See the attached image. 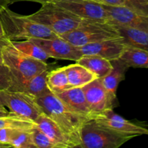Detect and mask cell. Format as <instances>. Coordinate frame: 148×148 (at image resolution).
I'll return each instance as SVG.
<instances>
[{
	"label": "cell",
	"instance_id": "6da1fadb",
	"mask_svg": "<svg viewBox=\"0 0 148 148\" xmlns=\"http://www.w3.org/2000/svg\"><path fill=\"white\" fill-rule=\"evenodd\" d=\"M36 100L43 113L60 127L74 147H80L81 130L90 119L73 111L51 91Z\"/></svg>",
	"mask_w": 148,
	"mask_h": 148
},
{
	"label": "cell",
	"instance_id": "7a4b0ae2",
	"mask_svg": "<svg viewBox=\"0 0 148 148\" xmlns=\"http://www.w3.org/2000/svg\"><path fill=\"white\" fill-rule=\"evenodd\" d=\"M0 20L5 38L9 40L59 37L46 26L14 12L4 4H0Z\"/></svg>",
	"mask_w": 148,
	"mask_h": 148
},
{
	"label": "cell",
	"instance_id": "3957f363",
	"mask_svg": "<svg viewBox=\"0 0 148 148\" xmlns=\"http://www.w3.org/2000/svg\"><path fill=\"white\" fill-rule=\"evenodd\" d=\"M2 59L3 64L9 68L15 80L13 91H22L29 79L49 68L46 62L24 54L10 41L2 49Z\"/></svg>",
	"mask_w": 148,
	"mask_h": 148
},
{
	"label": "cell",
	"instance_id": "277c9868",
	"mask_svg": "<svg viewBox=\"0 0 148 148\" xmlns=\"http://www.w3.org/2000/svg\"><path fill=\"white\" fill-rule=\"evenodd\" d=\"M59 37L74 46L81 47L90 43L121 37L118 29L109 22L82 19L77 27Z\"/></svg>",
	"mask_w": 148,
	"mask_h": 148
},
{
	"label": "cell",
	"instance_id": "5b68a950",
	"mask_svg": "<svg viewBox=\"0 0 148 148\" xmlns=\"http://www.w3.org/2000/svg\"><path fill=\"white\" fill-rule=\"evenodd\" d=\"M33 14L25 15L30 20L46 26L58 36L76 28L82 19L55 3H46Z\"/></svg>",
	"mask_w": 148,
	"mask_h": 148
},
{
	"label": "cell",
	"instance_id": "8992f818",
	"mask_svg": "<svg viewBox=\"0 0 148 148\" xmlns=\"http://www.w3.org/2000/svg\"><path fill=\"white\" fill-rule=\"evenodd\" d=\"M134 136L117 132L98 124L87 121L81 130V148H118Z\"/></svg>",
	"mask_w": 148,
	"mask_h": 148
},
{
	"label": "cell",
	"instance_id": "52a82bcc",
	"mask_svg": "<svg viewBox=\"0 0 148 148\" xmlns=\"http://www.w3.org/2000/svg\"><path fill=\"white\" fill-rule=\"evenodd\" d=\"M3 103L13 115L35 120L43 113L36 98L23 91H0Z\"/></svg>",
	"mask_w": 148,
	"mask_h": 148
},
{
	"label": "cell",
	"instance_id": "ba28073f",
	"mask_svg": "<svg viewBox=\"0 0 148 148\" xmlns=\"http://www.w3.org/2000/svg\"><path fill=\"white\" fill-rule=\"evenodd\" d=\"M88 107L91 112V119L94 115L108 109H114L119 105L117 98L111 96L103 86L101 78H97L82 87Z\"/></svg>",
	"mask_w": 148,
	"mask_h": 148
},
{
	"label": "cell",
	"instance_id": "9c48e42d",
	"mask_svg": "<svg viewBox=\"0 0 148 148\" xmlns=\"http://www.w3.org/2000/svg\"><path fill=\"white\" fill-rule=\"evenodd\" d=\"M92 119L117 132L134 137L148 135V128L146 126L125 119L121 116L115 114L114 109L106 110L101 114L94 115Z\"/></svg>",
	"mask_w": 148,
	"mask_h": 148
},
{
	"label": "cell",
	"instance_id": "30bf717a",
	"mask_svg": "<svg viewBox=\"0 0 148 148\" xmlns=\"http://www.w3.org/2000/svg\"><path fill=\"white\" fill-rule=\"evenodd\" d=\"M30 40L40 46L49 55V58L76 62L82 56L80 48L74 46L60 37L33 38Z\"/></svg>",
	"mask_w": 148,
	"mask_h": 148
},
{
	"label": "cell",
	"instance_id": "8fae6325",
	"mask_svg": "<svg viewBox=\"0 0 148 148\" xmlns=\"http://www.w3.org/2000/svg\"><path fill=\"white\" fill-rule=\"evenodd\" d=\"M103 6L108 15V22L111 24L148 32V17L147 16L138 14L125 6Z\"/></svg>",
	"mask_w": 148,
	"mask_h": 148
},
{
	"label": "cell",
	"instance_id": "7c38bea8",
	"mask_svg": "<svg viewBox=\"0 0 148 148\" xmlns=\"http://www.w3.org/2000/svg\"><path fill=\"white\" fill-rule=\"evenodd\" d=\"M82 19L108 22V17L102 4L90 0L63 1L55 3Z\"/></svg>",
	"mask_w": 148,
	"mask_h": 148
},
{
	"label": "cell",
	"instance_id": "4fadbf2b",
	"mask_svg": "<svg viewBox=\"0 0 148 148\" xmlns=\"http://www.w3.org/2000/svg\"><path fill=\"white\" fill-rule=\"evenodd\" d=\"M127 45L122 37L108 39L81 46L82 55H98L109 61L119 59Z\"/></svg>",
	"mask_w": 148,
	"mask_h": 148
},
{
	"label": "cell",
	"instance_id": "5bb4252c",
	"mask_svg": "<svg viewBox=\"0 0 148 148\" xmlns=\"http://www.w3.org/2000/svg\"><path fill=\"white\" fill-rule=\"evenodd\" d=\"M35 123L36 126L56 145L58 148L75 147L68 137L64 134L60 127L45 113H42L35 120Z\"/></svg>",
	"mask_w": 148,
	"mask_h": 148
},
{
	"label": "cell",
	"instance_id": "9a60e30c",
	"mask_svg": "<svg viewBox=\"0 0 148 148\" xmlns=\"http://www.w3.org/2000/svg\"><path fill=\"white\" fill-rule=\"evenodd\" d=\"M56 95L75 112L91 119L92 115L82 88L72 87Z\"/></svg>",
	"mask_w": 148,
	"mask_h": 148
},
{
	"label": "cell",
	"instance_id": "2e32d148",
	"mask_svg": "<svg viewBox=\"0 0 148 148\" xmlns=\"http://www.w3.org/2000/svg\"><path fill=\"white\" fill-rule=\"evenodd\" d=\"M111 62L112 64L111 72L101 79L108 93L112 97L116 98V91L119 85L124 79L126 72L130 67L120 59H115Z\"/></svg>",
	"mask_w": 148,
	"mask_h": 148
},
{
	"label": "cell",
	"instance_id": "e0dca14e",
	"mask_svg": "<svg viewBox=\"0 0 148 148\" xmlns=\"http://www.w3.org/2000/svg\"><path fill=\"white\" fill-rule=\"evenodd\" d=\"M76 63L82 65L91 72L95 74L98 78L106 76L112 69L111 61L98 55H82Z\"/></svg>",
	"mask_w": 148,
	"mask_h": 148
},
{
	"label": "cell",
	"instance_id": "ac0fdd59",
	"mask_svg": "<svg viewBox=\"0 0 148 148\" xmlns=\"http://www.w3.org/2000/svg\"><path fill=\"white\" fill-rule=\"evenodd\" d=\"M126 45L148 51V32L132 27L116 25Z\"/></svg>",
	"mask_w": 148,
	"mask_h": 148
},
{
	"label": "cell",
	"instance_id": "d6986e66",
	"mask_svg": "<svg viewBox=\"0 0 148 148\" xmlns=\"http://www.w3.org/2000/svg\"><path fill=\"white\" fill-rule=\"evenodd\" d=\"M65 69H66L69 85L72 88V87L82 88L98 78L95 74L77 63L66 66Z\"/></svg>",
	"mask_w": 148,
	"mask_h": 148
},
{
	"label": "cell",
	"instance_id": "ffe728a7",
	"mask_svg": "<svg viewBox=\"0 0 148 148\" xmlns=\"http://www.w3.org/2000/svg\"><path fill=\"white\" fill-rule=\"evenodd\" d=\"M49 67L40 73L33 77L23 86V92H26L35 98H39L51 92L47 83V76Z\"/></svg>",
	"mask_w": 148,
	"mask_h": 148
},
{
	"label": "cell",
	"instance_id": "44dd1931",
	"mask_svg": "<svg viewBox=\"0 0 148 148\" xmlns=\"http://www.w3.org/2000/svg\"><path fill=\"white\" fill-rule=\"evenodd\" d=\"M119 59L129 67L148 68V51L138 48L127 45Z\"/></svg>",
	"mask_w": 148,
	"mask_h": 148
},
{
	"label": "cell",
	"instance_id": "7402d4cb",
	"mask_svg": "<svg viewBox=\"0 0 148 148\" xmlns=\"http://www.w3.org/2000/svg\"><path fill=\"white\" fill-rule=\"evenodd\" d=\"M47 83L50 90L54 94L72 88L68 80L65 66L49 71L47 76Z\"/></svg>",
	"mask_w": 148,
	"mask_h": 148
},
{
	"label": "cell",
	"instance_id": "603a6c76",
	"mask_svg": "<svg viewBox=\"0 0 148 148\" xmlns=\"http://www.w3.org/2000/svg\"><path fill=\"white\" fill-rule=\"evenodd\" d=\"M10 42L14 48L27 56L43 62H46L49 59V55L32 40H10Z\"/></svg>",
	"mask_w": 148,
	"mask_h": 148
},
{
	"label": "cell",
	"instance_id": "cb8c5ba5",
	"mask_svg": "<svg viewBox=\"0 0 148 148\" xmlns=\"http://www.w3.org/2000/svg\"><path fill=\"white\" fill-rule=\"evenodd\" d=\"M32 129H17L10 141L9 147L36 148L32 136Z\"/></svg>",
	"mask_w": 148,
	"mask_h": 148
},
{
	"label": "cell",
	"instance_id": "d4e9b609",
	"mask_svg": "<svg viewBox=\"0 0 148 148\" xmlns=\"http://www.w3.org/2000/svg\"><path fill=\"white\" fill-rule=\"evenodd\" d=\"M36 126L33 121L13 115L11 113L7 116L0 117V130L4 128L32 129Z\"/></svg>",
	"mask_w": 148,
	"mask_h": 148
},
{
	"label": "cell",
	"instance_id": "484cf974",
	"mask_svg": "<svg viewBox=\"0 0 148 148\" xmlns=\"http://www.w3.org/2000/svg\"><path fill=\"white\" fill-rule=\"evenodd\" d=\"M32 136L36 148H58L56 145L37 126L32 129Z\"/></svg>",
	"mask_w": 148,
	"mask_h": 148
},
{
	"label": "cell",
	"instance_id": "4316f807",
	"mask_svg": "<svg viewBox=\"0 0 148 148\" xmlns=\"http://www.w3.org/2000/svg\"><path fill=\"white\" fill-rule=\"evenodd\" d=\"M15 80L9 68L4 64H0V91L14 90Z\"/></svg>",
	"mask_w": 148,
	"mask_h": 148
},
{
	"label": "cell",
	"instance_id": "83f0119b",
	"mask_svg": "<svg viewBox=\"0 0 148 148\" xmlns=\"http://www.w3.org/2000/svg\"><path fill=\"white\" fill-rule=\"evenodd\" d=\"M127 7L138 14L148 17V0H125Z\"/></svg>",
	"mask_w": 148,
	"mask_h": 148
},
{
	"label": "cell",
	"instance_id": "f1b7e54d",
	"mask_svg": "<svg viewBox=\"0 0 148 148\" xmlns=\"http://www.w3.org/2000/svg\"><path fill=\"white\" fill-rule=\"evenodd\" d=\"M19 128H4L0 130V147H8L12 137Z\"/></svg>",
	"mask_w": 148,
	"mask_h": 148
},
{
	"label": "cell",
	"instance_id": "f546056e",
	"mask_svg": "<svg viewBox=\"0 0 148 148\" xmlns=\"http://www.w3.org/2000/svg\"><path fill=\"white\" fill-rule=\"evenodd\" d=\"M76 1V0H4L3 1V4L8 6L10 4L17 2V1H33V2H38L41 4H46V3H56L59 2V1Z\"/></svg>",
	"mask_w": 148,
	"mask_h": 148
},
{
	"label": "cell",
	"instance_id": "4dcf8cb0",
	"mask_svg": "<svg viewBox=\"0 0 148 148\" xmlns=\"http://www.w3.org/2000/svg\"><path fill=\"white\" fill-rule=\"evenodd\" d=\"M90 1H95L100 4H102V5L115 6V7L125 6L127 7L125 0H90Z\"/></svg>",
	"mask_w": 148,
	"mask_h": 148
},
{
	"label": "cell",
	"instance_id": "1f68e13d",
	"mask_svg": "<svg viewBox=\"0 0 148 148\" xmlns=\"http://www.w3.org/2000/svg\"><path fill=\"white\" fill-rule=\"evenodd\" d=\"M10 40L7 38H2L0 39V64L3 63V59H2V49L6 44L8 43Z\"/></svg>",
	"mask_w": 148,
	"mask_h": 148
},
{
	"label": "cell",
	"instance_id": "d6a6232c",
	"mask_svg": "<svg viewBox=\"0 0 148 148\" xmlns=\"http://www.w3.org/2000/svg\"><path fill=\"white\" fill-rule=\"evenodd\" d=\"M10 114V111H7L5 108V106H0V117L7 116Z\"/></svg>",
	"mask_w": 148,
	"mask_h": 148
},
{
	"label": "cell",
	"instance_id": "836d02e7",
	"mask_svg": "<svg viewBox=\"0 0 148 148\" xmlns=\"http://www.w3.org/2000/svg\"><path fill=\"white\" fill-rule=\"evenodd\" d=\"M2 38H5V35H4V30H3L2 25H1V20H0V39H2Z\"/></svg>",
	"mask_w": 148,
	"mask_h": 148
},
{
	"label": "cell",
	"instance_id": "e575fe53",
	"mask_svg": "<svg viewBox=\"0 0 148 148\" xmlns=\"http://www.w3.org/2000/svg\"><path fill=\"white\" fill-rule=\"evenodd\" d=\"M0 106H4V103H3L2 98H1V92H0Z\"/></svg>",
	"mask_w": 148,
	"mask_h": 148
},
{
	"label": "cell",
	"instance_id": "d590c367",
	"mask_svg": "<svg viewBox=\"0 0 148 148\" xmlns=\"http://www.w3.org/2000/svg\"><path fill=\"white\" fill-rule=\"evenodd\" d=\"M3 1L4 0H0V4H3Z\"/></svg>",
	"mask_w": 148,
	"mask_h": 148
}]
</instances>
